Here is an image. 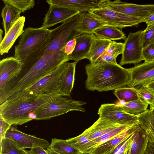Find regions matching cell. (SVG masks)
I'll return each mask as SVG.
<instances>
[{
	"label": "cell",
	"mask_w": 154,
	"mask_h": 154,
	"mask_svg": "<svg viewBox=\"0 0 154 154\" xmlns=\"http://www.w3.org/2000/svg\"><path fill=\"white\" fill-rule=\"evenodd\" d=\"M143 31L130 32L124 43L119 65L136 64L143 60Z\"/></svg>",
	"instance_id": "52a82bcc"
},
{
	"label": "cell",
	"mask_w": 154,
	"mask_h": 154,
	"mask_svg": "<svg viewBox=\"0 0 154 154\" xmlns=\"http://www.w3.org/2000/svg\"><path fill=\"white\" fill-rule=\"evenodd\" d=\"M122 125L103 119L100 118L83 133L88 141L96 139Z\"/></svg>",
	"instance_id": "ffe728a7"
},
{
	"label": "cell",
	"mask_w": 154,
	"mask_h": 154,
	"mask_svg": "<svg viewBox=\"0 0 154 154\" xmlns=\"http://www.w3.org/2000/svg\"><path fill=\"white\" fill-rule=\"evenodd\" d=\"M153 110H154V108L153 109Z\"/></svg>",
	"instance_id": "7dc6e473"
},
{
	"label": "cell",
	"mask_w": 154,
	"mask_h": 154,
	"mask_svg": "<svg viewBox=\"0 0 154 154\" xmlns=\"http://www.w3.org/2000/svg\"><path fill=\"white\" fill-rule=\"evenodd\" d=\"M26 154H32L29 150H24Z\"/></svg>",
	"instance_id": "f6af8a7d"
},
{
	"label": "cell",
	"mask_w": 154,
	"mask_h": 154,
	"mask_svg": "<svg viewBox=\"0 0 154 154\" xmlns=\"http://www.w3.org/2000/svg\"><path fill=\"white\" fill-rule=\"evenodd\" d=\"M145 86L154 91V81L151 82Z\"/></svg>",
	"instance_id": "7bdbcfd3"
},
{
	"label": "cell",
	"mask_w": 154,
	"mask_h": 154,
	"mask_svg": "<svg viewBox=\"0 0 154 154\" xmlns=\"http://www.w3.org/2000/svg\"><path fill=\"white\" fill-rule=\"evenodd\" d=\"M124 44L112 41L106 50L93 64L103 62L117 63L116 58L120 54H122Z\"/></svg>",
	"instance_id": "cb8c5ba5"
},
{
	"label": "cell",
	"mask_w": 154,
	"mask_h": 154,
	"mask_svg": "<svg viewBox=\"0 0 154 154\" xmlns=\"http://www.w3.org/2000/svg\"><path fill=\"white\" fill-rule=\"evenodd\" d=\"M134 131L128 137L106 154H118L123 146L132 137Z\"/></svg>",
	"instance_id": "74e56055"
},
{
	"label": "cell",
	"mask_w": 154,
	"mask_h": 154,
	"mask_svg": "<svg viewBox=\"0 0 154 154\" xmlns=\"http://www.w3.org/2000/svg\"><path fill=\"white\" fill-rule=\"evenodd\" d=\"M88 12L108 25L121 29L136 26L141 23L144 22V19L104 8H96Z\"/></svg>",
	"instance_id": "ba28073f"
},
{
	"label": "cell",
	"mask_w": 154,
	"mask_h": 154,
	"mask_svg": "<svg viewBox=\"0 0 154 154\" xmlns=\"http://www.w3.org/2000/svg\"><path fill=\"white\" fill-rule=\"evenodd\" d=\"M76 44L75 38L72 39L67 42L63 48L65 53L67 56L70 55L74 50Z\"/></svg>",
	"instance_id": "8d00e7d4"
},
{
	"label": "cell",
	"mask_w": 154,
	"mask_h": 154,
	"mask_svg": "<svg viewBox=\"0 0 154 154\" xmlns=\"http://www.w3.org/2000/svg\"><path fill=\"white\" fill-rule=\"evenodd\" d=\"M139 97L150 106V109L154 108V91L145 86L137 89Z\"/></svg>",
	"instance_id": "d6a6232c"
},
{
	"label": "cell",
	"mask_w": 154,
	"mask_h": 154,
	"mask_svg": "<svg viewBox=\"0 0 154 154\" xmlns=\"http://www.w3.org/2000/svg\"><path fill=\"white\" fill-rule=\"evenodd\" d=\"M69 96L58 95L42 105L35 112V120H45L72 111L85 112L86 103L73 100Z\"/></svg>",
	"instance_id": "5b68a950"
},
{
	"label": "cell",
	"mask_w": 154,
	"mask_h": 154,
	"mask_svg": "<svg viewBox=\"0 0 154 154\" xmlns=\"http://www.w3.org/2000/svg\"><path fill=\"white\" fill-rule=\"evenodd\" d=\"M68 63V62L64 63L47 76L42 78L31 86L15 93L5 101L35 98L38 96L56 93L60 94L58 90L60 77Z\"/></svg>",
	"instance_id": "3957f363"
},
{
	"label": "cell",
	"mask_w": 154,
	"mask_h": 154,
	"mask_svg": "<svg viewBox=\"0 0 154 154\" xmlns=\"http://www.w3.org/2000/svg\"><path fill=\"white\" fill-rule=\"evenodd\" d=\"M86 88L99 92L115 90L127 86L131 80L130 68L118 63L103 62L85 66Z\"/></svg>",
	"instance_id": "6da1fadb"
},
{
	"label": "cell",
	"mask_w": 154,
	"mask_h": 154,
	"mask_svg": "<svg viewBox=\"0 0 154 154\" xmlns=\"http://www.w3.org/2000/svg\"><path fill=\"white\" fill-rule=\"evenodd\" d=\"M79 154H88L87 153H82V152H80Z\"/></svg>",
	"instance_id": "bcb514c9"
},
{
	"label": "cell",
	"mask_w": 154,
	"mask_h": 154,
	"mask_svg": "<svg viewBox=\"0 0 154 154\" xmlns=\"http://www.w3.org/2000/svg\"><path fill=\"white\" fill-rule=\"evenodd\" d=\"M29 151L32 154H48L45 149L40 147L32 148Z\"/></svg>",
	"instance_id": "f35d334b"
},
{
	"label": "cell",
	"mask_w": 154,
	"mask_h": 154,
	"mask_svg": "<svg viewBox=\"0 0 154 154\" xmlns=\"http://www.w3.org/2000/svg\"><path fill=\"white\" fill-rule=\"evenodd\" d=\"M112 41L101 39L96 37L93 40L87 57L93 64L95 61L105 52Z\"/></svg>",
	"instance_id": "603a6c76"
},
{
	"label": "cell",
	"mask_w": 154,
	"mask_h": 154,
	"mask_svg": "<svg viewBox=\"0 0 154 154\" xmlns=\"http://www.w3.org/2000/svg\"><path fill=\"white\" fill-rule=\"evenodd\" d=\"M145 154H154V142L149 140Z\"/></svg>",
	"instance_id": "ab89813d"
},
{
	"label": "cell",
	"mask_w": 154,
	"mask_h": 154,
	"mask_svg": "<svg viewBox=\"0 0 154 154\" xmlns=\"http://www.w3.org/2000/svg\"><path fill=\"white\" fill-rule=\"evenodd\" d=\"M5 4L11 5L21 13L33 8L35 5L34 0H2Z\"/></svg>",
	"instance_id": "1f68e13d"
},
{
	"label": "cell",
	"mask_w": 154,
	"mask_h": 154,
	"mask_svg": "<svg viewBox=\"0 0 154 154\" xmlns=\"http://www.w3.org/2000/svg\"><path fill=\"white\" fill-rule=\"evenodd\" d=\"M108 25L106 23L99 19L89 12L81 13L80 18L75 30L82 33H94L99 28Z\"/></svg>",
	"instance_id": "ac0fdd59"
},
{
	"label": "cell",
	"mask_w": 154,
	"mask_h": 154,
	"mask_svg": "<svg viewBox=\"0 0 154 154\" xmlns=\"http://www.w3.org/2000/svg\"><path fill=\"white\" fill-rule=\"evenodd\" d=\"M23 63L14 57H8L0 61V90L20 72Z\"/></svg>",
	"instance_id": "7c38bea8"
},
{
	"label": "cell",
	"mask_w": 154,
	"mask_h": 154,
	"mask_svg": "<svg viewBox=\"0 0 154 154\" xmlns=\"http://www.w3.org/2000/svg\"><path fill=\"white\" fill-rule=\"evenodd\" d=\"M21 13L19 10L13 6L9 4H5L1 12L5 35L7 33L11 26L21 17Z\"/></svg>",
	"instance_id": "484cf974"
},
{
	"label": "cell",
	"mask_w": 154,
	"mask_h": 154,
	"mask_svg": "<svg viewBox=\"0 0 154 154\" xmlns=\"http://www.w3.org/2000/svg\"><path fill=\"white\" fill-rule=\"evenodd\" d=\"M114 95L120 101L125 103L137 100L139 97L137 89L132 87H123L115 91Z\"/></svg>",
	"instance_id": "f546056e"
},
{
	"label": "cell",
	"mask_w": 154,
	"mask_h": 154,
	"mask_svg": "<svg viewBox=\"0 0 154 154\" xmlns=\"http://www.w3.org/2000/svg\"><path fill=\"white\" fill-rule=\"evenodd\" d=\"M25 21V17L21 16L5 35L0 44L1 55L8 53L17 38L22 34Z\"/></svg>",
	"instance_id": "e0dca14e"
},
{
	"label": "cell",
	"mask_w": 154,
	"mask_h": 154,
	"mask_svg": "<svg viewBox=\"0 0 154 154\" xmlns=\"http://www.w3.org/2000/svg\"><path fill=\"white\" fill-rule=\"evenodd\" d=\"M98 0H47L49 5L79 11L80 13L88 12L97 8Z\"/></svg>",
	"instance_id": "9a60e30c"
},
{
	"label": "cell",
	"mask_w": 154,
	"mask_h": 154,
	"mask_svg": "<svg viewBox=\"0 0 154 154\" xmlns=\"http://www.w3.org/2000/svg\"><path fill=\"white\" fill-rule=\"evenodd\" d=\"M96 8L107 9L144 20L154 13V4H136L120 0H100Z\"/></svg>",
	"instance_id": "8992f818"
},
{
	"label": "cell",
	"mask_w": 154,
	"mask_h": 154,
	"mask_svg": "<svg viewBox=\"0 0 154 154\" xmlns=\"http://www.w3.org/2000/svg\"><path fill=\"white\" fill-rule=\"evenodd\" d=\"M139 125L148 136L149 140L154 142V110L147 109L138 116Z\"/></svg>",
	"instance_id": "4316f807"
},
{
	"label": "cell",
	"mask_w": 154,
	"mask_h": 154,
	"mask_svg": "<svg viewBox=\"0 0 154 154\" xmlns=\"http://www.w3.org/2000/svg\"><path fill=\"white\" fill-rule=\"evenodd\" d=\"M147 26L154 24V13L150 16L144 20Z\"/></svg>",
	"instance_id": "60d3db41"
},
{
	"label": "cell",
	"mask_w": 154,
	"mask_h": 154,
	"mask_svg": "<svg viewBox=\"0 0 154 154\" xmlns=\"http://www.w3.org/2000/svg\"><path fill=\"white\" fill-rule=\"evenodd\" d=\"M148 141L147 134L138 125L132 137L130 154H145Z\"/></svg>",
	"instance_id": "7402d4cb"
},
{
	"label": "cell",
	"mask_w": 154,
	"mask_h": 154,
	"mask_svg": "<svg viewBox=\"0 0 154 154\" xmlns=\"http://www.w3.org/2000/svg\"><path fill=\"white\" fill-rule=\"evenodd\" d=\"M45 149L46 152L48 154H61L54 151L49 148Z\"/></svg>",
	"instance_id": "b9f144b4"
},
{
	"label": "cell",
	"mask_w": 154,
	"mask_h": 154,
	"mask_svg": "<svg viewBox=\"0 0 154 154\" xmlns=\"http://www.w3.org/2000/svg\"><path fill=\"white\" fill-rule=\"evenodd\" d=\"M52 31V30L41 27L25 28L20 36L18 44L15 47L14 57L23 63L50 38Z\"/></svg>",
	"instance_id": "277c9868"
},
{
	"label": "cell",
	"mask_w": 154,
	"mask_h": 154,
	"mask_svg": "<svg viewBox=\"0 0 154 154\" xmlns=\"http://www.w3.org/2000/svg\"><path fill=\"white\" fill-rule=\"evenodd\" d=\"M0 43L2 42V35L3 33V30L0 29Z\"/></svg>",
	"instance_id": "ee69618b"
},
{
	"label": "cell",
	"mask_w": 154,
	"mask_h": 154,
	"mask_svg": "<svg viewBox=\"0 0 154 154\" xmlns=\"http://www.w3.org/2000/svg\"><path fill=\"white\" fill-rule=\"evenodd\" d=\"M148 104L140 98L138 100L118 105L119 107L125 112L131 115L138 116L146 112Z\"/></svg>",
	"instance_id": "83f0119b"
},
{
	"label": "cell",
	"mask_w": 154,
	"mask_h": 154,
	"mask_svg": "<svg viewBox=\"0 0 154 154\" xmlns=\"http://www.w3.org/2000/svg\"><path fill=\"white\" fill-rule=\"evenodd\" d=\"M138 125L133 126L122 134L102 143L96 147L88 154H106L131 135Z\"/></svg>",
	"instance_id": "44dd1931"
},
{
	"label": "cell",
	"mask_w": 154,
	"mask_h": 154,
	"mask_svg": "<svg viewBox=\"0 0 154 154\" xmlns=\"http://www.w3.org/2000/svg\"><path fill=\"white\" fill-rule=\"evenodd\" d=\"M5 138L14 141L23 149L36 147L47 149L49 148L50 144L49 142L45 139L25 134L12 125L7 131Z\"/></svg>",
	"instance_id": "30bf717a"
},
{
	"label": "cell",
	"mask_w": 154,
	"mask_h": 154,
	"mask_svg": "<svg viewBox=\"0 0 154 154\" xmlns=\"http://www.w3.org/2000/svg\"><path fill=\"white\" fill-rule=\"evenodd\" d=\"M97 114L99 118L119 125L133 126L139 125L138 116L125 112L120 109L118 105L115 104H102Z\"/></svg>",
	"instance_id": "9c48e42d"
},
{
	"label": "cell",
	"mask_w": 154,
	"mask_h": 154,
	"mask_svg": "<svg viewBox=\"0 0 154 154\" xmlns=\"http://www.w3.org/2000/svg\"><path fill=\"white\" fill-rule=\"evenodd\" d=\"M94 34L97 38L111 41L120 39L125 40L126 38L121 30L116 27L109 25L99 28L95 30Z\"/></svg>",
	"instance_id": "d4e9b609"
},
{
	"label": "cell",
	"mask_w": 154,
	"mask_h": 154,
	"mask_svg": "<svg viewBox=\"0 0 154 154\" xmlns=\"http://www.w3.org/2000/svg\"><path fill=\"white\" fill-rule=\"evenodd\" d=\"M130 69L131 80L128 87L138 89L154 81V61L144 62Z\"/></svg>",
	"instance_id": "8fae6325"
},
{
	"label": "cell",
	"mask_w": 154,
	"mask_h": 154,
	"mask_svg": "<svg viewBox=\"0 0 154 154\" xmlns=\"http://www.w3.org/2000/svg\"><path fill=\"white\" fill-rule=\"evenodd\" d=\"M0 143V154H26L25 149H20L10 139L4 138Z\"/></svg>",
	"instance_id": "4dcf8cb0"
},
{
	"label": "cell",
	"mask_w": 154,
	"mask_h": 154,
	"mask_svg": "<svg viewBox=\"0 0 154 154\" xmlns=\"http://www.w3.org/2000/svg\"><path fill=\"white\" fill-rule=\"evenodd\" d=\"M49 148L61 154H79L80 152L66 140L55 138L52 139Z\"/></svg>",
	"instance_id": "f1b7e54d"
},
{
	"label": "cell",
	"mask_w": 154,
	"mask_h": 154,
	"mask_svg": "<svg viewBox=\"0 0 154 154\" xmlns=\"http://www.w3.org/2000/svg\"><path fill=\"white\" fill-rule=\"evenodd\" d=\"M77 63L75 62H69L61 75L58 92L63 96H69L72 90Z\"/></svg>",
	"instance_id": "d6986e66"
},
{
	"label": "cell",
	"mask_w": 154,
	"mask_h": 154,
	"mask_svg": "<svg viewBox=\"0 0 154 154\" xmlns=\"http://www.w3.org/2000/svg\"><path fill=\"white\" fill-rule=\"evenodd\" d=\"M57 93L35 98L6 100L0 104V116L11 125H20L35 119V112L47 102L58 95Z\"/></svg>",
	"instance_id": "7a4b0ae2"
},
{
	"label": "cell",
	"mask_w": 154,
	"mask_h": 154,
	"mask_svg": "<svg viewBox=\"0 0 154 154\" xmlns=\"http://www.w3.org/2000/svg\"><path fill=\"white\" fill-rule=\"evenodd\" d=\"M133 126L121 125L115 129L86 143L81 144H70L80 152L88 154L97 147L122 134Z\"/></svg>",
	"instance_id": "5bb4252c"
},
{
	"label": "cell",
	"mask_w": 154,
	"mask_h": 154,
	"mask_svg": "<svg viewBox=\"0 0 154 154\" xmlns=\"http://www.w3.org/2000/svg\"><path fill=\"white\" fill-rule=\"evenodd\" d=\"M143 57L146 62L154 61V43L143 48Z\"/></svg>",
	"instance_id": "e575fe53"
},
{
	"label": "cell",
	"mask_w": 154,
	"mask_h": 154,
	"mask_svg": "<svg viewBox=\"0 0 154 154\" xmlns=\"http://www.w3.org/2000/svg\"><path fill=\"white\" fill-rule=\"evenodd\" d=\"M41 27L48 29L58 23H63L71 17L80 13L79 11L49 5Z\"/></svg>",
	"instance_id": "4fadbf2b"
},
{
	"label": "cell",
	"mask_w": 154,
	"mask_h": 154,
	"mask_svg": "<svg viewBox=\"0 0 154 154\" xmlns=\"http://www.w3.org/2000/svg\"><path fill=\"white\" fill-rule=\"evenodd\" d=\"M11 125L0 116V142L5 138L6 134Z\"/></svg>",
	"instance_id": "d590c367"
},
{
	"label": "cell",
	"mask_w": 154,
	"mask_h": 154,
	"mask_svg": "<svg viewBox=\"0 0 154 154\" xmlns=\"http://www.w3.org/2000/svg\"><path fill=\"white\" fill-rule=\"evenodd\" d=\"M95 37L94 33H82L75 38L76 44L72 53L68 57V61L73 60L77 63L86 59L92 42Z\"/></svg>",
	"instance_id": "2e32d148"
},
{
	"label": "cell",
	"mask_w": 154,
	"mask_h": 154,
	"mask_svg": "<svg viewBox=\"0 0 154 154\" xmlns=\"http://www.w3.org/2000/svg\"><path fill=\"white\" fill-rule=\"evenodd\" d=\"M154 43V24L147 26L143 31V48Z\"/></svg>",
	"instance_id": "836d02e7"
}]
</instances>
